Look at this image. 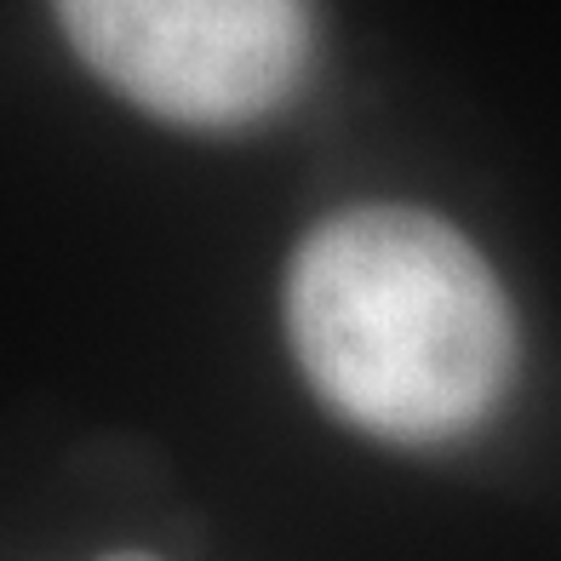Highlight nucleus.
<instances>
[{
	"instance_id": "nucleus-2",
	"label": "nucleus",
	"mask_w": 561,
	"mask_h": 561,
	"mask_svg": "<svg viewBox=\"0 0 561 561\" xmlns=\"http://www.w3.org/2000/svg\"><path fill=\"white\" fill-rule=\"evenodd\" d=\"M81 64L172 126H252L304 87L310 0H58Z\"/></svg>"
},
{
	"instance_id": "nucleus-3",
	"label": "nucleus",
	"mask_w": 561,
	"mask_h": 561,
	"mask_svg": "<svg viewBox=\"0 0 561 561\" xmlns=\"http://www.w3.org/2000/svg\"><path fill=\"white\" fill-rule=\"evenodd\" d=\"M104 561H156V556H144V550H115V556H104Z\"/></svg>"
},
{
	"instance_id": "nucleus-1",
	"label": "nucleus",
	"mask_w": 561,
	"mask_h": 561,
	"mask_svg": "<svg viewBox=\"0 0 561 561\" xmlns=\"http://www.w3.org/2000/svg\"><path fill=\"white\" fill-rule=\"evenodd\" d=\"M287 339L310 390L378 442L476 430L516 373V316L488 259L419 207H355L304 236Z\"/></svg>"
}]
</instances>
